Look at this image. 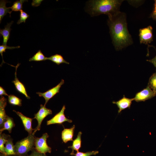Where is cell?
I'll use <instances>...</instances> for the list:
<instances>
[{
    "label": "cell",
    "instance_id": "52a82bcc",
    "mask_svg": "<svg viewBox=\"0 0 156 156\" xmlns=\"http://www.w3.org/2000/svg\"><path fill=\"white\" fill-rule=\"evenodd\" d=\"M156 95V94L147 86L146 88L137 93L133 99L137 102L144 101Z\"/></svg>",
    "mask_w": 156,
    "mask_h": 156
},
{
    "label": "cell",
    "instance_id": "9c48e42d",
    "mask_svg": "<svg viewBox=\"0 0 156 156\" xmlns=\"http://www.w3.org/2000/svg\"><path fill=\"white\" fill-rule=\"evenodd\" d=\"M65 107L63 105L60 111L56 114L51 119L47 121V125H49L54 124H61L65 122H68L71 123L72 121L71 120L67 118L64 114L65 109Z\"/></svg>",
    "mask_w": 156,
    "mask_h": 156
},
{
    "label": "cell",
    "instance_id": "1f68e13d",
    "mask_svg": "<svg viewBox=\"0 0 156 156\" xmlns=\"http://www.w3.org/2000/svg\"><path fill=\"white\" fill-rule=\"evenodd\" d=\"M147 61L153 64L156 68V56L153 59Z\"/></svg>",
    "mask_w": 156,
    "mask_h": 156
},
{
    "label": "cell",
    "instance_id": "277c9868",
    "mask_svg": "<svg viewBox=\"0 0 156 156\" xmlns=\"http://www.w3.org/2000/svg\"><path fill=\"white\" fill-rule=\"evenodd\" d=\"M49 136L47 133H45L40 138L35 137V148L37 151L45 154L47 153H51V148L47 143V139Z\"/></svg>",
    "mask_w": 156,
    "mask_h": 156
},
{
    "label": "cell",
    "instance_id": "e0dca14e",
    "mask_svg": "<svg viewBox=\"0 0 156 156\" xmlns=\"http://www.w3.org/2000/svg\"><path fill=\"white\" fill-rule=\"evenodd\" d=\"M15 124L12 118L7 116L6 120L3 124V127L0 129V134L4 130L8 131L9 133L11 132L12 129L14 127Z\"/></svg>",
    "mask_w": 156,
    "mask_h": 156
},
{
    "label": "cell",
    "instance_id": "8fae6325",
    "mask_svg": "<svg viewBox=\"0 0 156 156\" xmlns=\"http://www.w3.org/2000/svg\"><path fill=\"white\" fill-rule=\"evenodd\" d=\"M13 111L15 112L20 117L25 130L28 132L29 134H32L33 132V131L34 130V129L32 128V121L33 118L26 117L19 112L15 110H13Z\"/></svg>",
    "mask_w": 156,
    "mask_h": 156
},
{
    "label": "cell",
    "instance_id": "30bf717a",
    "mask_svg": "<svg viewBox=\"0 0 156 156\" xmlns=\"http://www.w3.org/2000/svg\"><path fill=\"white\" fill-rule=\"evenodd\" d=\"M133 100V98H127L124 95L122 98L117 101H113L112 103L117 105L119 109L118 111L119 114L124 109L127 108L130 109L132 101Z\"/></svg>",
    "mask_w": 156,
    "mask_h": 156
},
{
    "label": "cell",
    "instance_id": "f1b7e54d",
    "mask_svg": "<svg viewBox=\"0 0 156 156\" xmlns=\"http://www.w3.org/2000/svg\"><path fill=\"white\" fill-rule=\"evenodd\" d=\"M31 153L29 155H27L25 156H47L46 154L41 153L37 151L35 148L31 151Z\"/></svg>",
    "mask_w": 156,
    "mask_h": 156
},
{
    "label": "cell",
    "instance_id": "4316f807",
    "mask_svg": "<svg viewBox=\"0 0 156 156\" xmlns=\"http://www.w3.org/2000/svg\"><path fill=\"white\" fill-rule=\"evenodd\" d=\"M20 47L19 46L16 47H10L8 46L7 45H0V53L1 56L2 58L3 61L1 65V66L3 64V63H6L3 60V52H5V50L6 49H13L16 48H18Z\"/></svg>",
    "mask_w": 156,
    "mask_h": 156
},
{
    "label": "cell",
    "instance_id": "603a6c76",
    "mask_svg": "<svg viewBox=\"0 0 156 156\" xmlns=\"http://www.w3.org/2000/svg\"><path fill=\"white\" fill-rule=\"evenodd\" d=\"M47 60L46 57L42 53L41 50H39L32 57L30 58L29 61H40Z\"/></svg>",
    "mask_w": 156,
    "mask_h": 156
},
{
    "label": "cell",
    "instance_id": "7a4b0ae2",
    "mask_svg": "<svg viewBox=\"0 0 156 156\" xmlns=\"http://www.w3.org/2000/svg\"><path fill=\"white\" fill-rule=\"evenodd\" d=\"M123 0H98L89 1L88 10L92 16H95L102 14L107 15L109 18L117 14L120 5Z\"/></svg>",
    "mask_w": 156,
    "mask_h": 156
},
{
    "label": "cell",
    "instance_id": "d6986e66",
    "mask_svg": "<svg viewBox=\"0 0 156 156\" xmlns=\"http://www.w3.org/2000/svg\"><path fill=\"white\" fill-rule=\"evenodd\" d=\"M10 1L5 0H0V23H1V20L3 17L7 14L8 13L10 14V8L9 7H6V4Z\"/></svg>",
    "mask_w": 156,
    "mask_h": 156
},
{
    "label": "cell",
    "instance_id": "9a60e30c",
    "mask_svg": "<svg viewBox=\"0 0 156 156\" xmlns=\"http://www.w3.org/2000/svg\"><path fill=\"white\" fill-rule=\"evenodd\" d=\"M75 126L73 125L69 129H64L62 132V138L63 141L66 143L68 141H73L74 130Z\"/></svg>",
    "mask_w": 156,
    "mask_h": 156
},
{
    "label": "cell",
    "instance_id": "4fadbf2b",
    "mask_svg": "<svg viewBox=\"0 0 156 156\" xmlns=\"http://www.w3.org/2000/svg\"><path fill=\"white\" fill-rule=\"evenodd\" d=\"M7 100L3 96L0 98V127H3V124L6 120L7 115H6L5 108L7 105Z\"/></svg>",
    "mask_w": 156,
    "mask_h": 156
},
{
    "label": "cell",
    "instance_id": "7c38bea8",
    "mask_svg": "<svg viewBox=\"0 0 156 156\" xmlns=\"http://www.w3.org/2000/svg\"><path fill=\"white\" fill-rule=\"evenodd\" d=\"M20 65L18 63L17 65L15 66L16 71L15 73L14 79L12 81L16 88V90L20 93L23 94L25 97L28 99H30V97L28 95L24 85L16 77V71L18 67Z\"/></svg>",
    "mask_w": 156,
    "mask_h": 156
},
{
    "label": "cell",
    "instance_id": "6da1fadb",
    "mask_svg": "<svg viewBox=\"0 0 156 156\" xmlns=\"http://www.w3.org/2000/svg\"><path fill=\"white\" fill-rule=\"evenodd\" d=\"M108 24L112 42L116 50L122 49L131 45L133 41L128 30L126 15L120 12L109 18Z\"/></svg>",
    "mask_w": 156,
    "mask_h": 156
},
{
    "label": "cell",
    "instance_id": "5b68a950",
    "mask_svg": "<svg viewBox=\"0 0 156 156\" xmlns=\"http://www.w3.org/2000/svg\"><path fill=\"white\" fill-rule=\"evenodd\" d=\"M52 110L47 108L45 106L42 104L40 105V108L38 112L34 114L33 119H36L38 121V125L34 129L32 134L34 135L38 131H39L41 128V125L43 119L47 116L51 114Z\"/></svg>",
    "mask_w": 156,
    "mask_h": 156
},
{
    "label": "cell",
    "instance_id": "5bb4252c",
    "mask_svg": "<svg viewBox=\"0 0 156 156\" xmlns=\"http://www.w3.org/2000/svg\"><path fill=\"white\" fill-rule=\"evenodd\" d=\"M13 23V21H11L10 23H8L4 29H0V35L3 37V38L2 45H7L8 41L10 37L11 30L10 27Z\"/></svg>",
    "mask_w": 156,
    "mask_h": 156
},
{
    "label": "cell",
    "instance_id": "3957f363",
    "mask_svg": "<svg viewBox=\"0 0 156 156\" xmlns=\"http://www.w3.org/2000/svg\"><path fill=\"white\" fill-rule=\"evenodd\" d=\"M35 137L32 133L17 142L14 145L16 156H25L32 151L34 148Z\"/></svg>",
    "mask_w": 156,
    "mask_h": 156
},
{
    "label": "cell",
    "instance_id": "4dcf8cb0",
    "mask_svg": "<svg viewBox=\"0 0 156 156\" xmlns=\"http://www.w3.org/2000/svg\"><path fill=\"white\" fill-rule=\"evenodd\" d=\"M3 95L9 96L4 89L2 87L0 86V95L1 96Z\"/></svg>",
    "mask_w": 156,
    "mask_h": 156
},
{
    "label": "cell",
    "instance_id": "44dd1931",
    "mask_svg": "<svg viewBox=\"0 0 156 156\" xmlns=\"http://www.w3.org/2000/svg\"><path fill=\"white\" fill-rule=\"evenodd\" d=\"M10 136L4 133L0 134V152L1 153L6 156L5 152L4 144H5L8 138Z\"/></svg>",
    "mask_w": 156,
    "mask_h": 156
},
{
    "label": "cell",
    "instance_id": "d4e9b609",
    "mask_svg": "<svg viewBox=\"0 0 156 156\" xmlns=\"http://www.w3.org/2000/svg\"><path fill=\"white\" fill-rule=\"evenodd\" d=\"M148 86L156 94V72L150 78Z\"/></svg>",
    "mask_w": 156,
    "mask_h": 156
},
{
    "label": "cell",
    "instance_id": "83f0119b",
    "mask_svg": "<svg viewBox=\"0 0 156 156\" xmlns=\"http://www.w3.org/2000/svg\"><path fill=\"white\" fill-rule=\"evenodd\" d=\"M20 12V18L17 23L18 24H19L23 22L25 23L26 20L29 16V14L23 11V10H21Z\"/></svg>",
    "mask_w": 156,
    "mask_h": 156
},
{
    "label": "cell",
    "instance_id": "cb8c5ba5",
    "mask_svg": "<svg viewBox=\"0 0 156 156\" xmlns=\"http://www.w3.org/2000/svg\"><path fill=\"white\" fill-rule=\"evenodd\" d=\"M8 101L10 104L14 105L21 106L22 100L15 96L11 94L8 96Z\"/></svg>",
    "mask_w": 156,
    "mask_h": 156
},
{
    "label": "cell",
    "instance_id": "484cf974",
    "mask_svg": "<svg viewBox=\"0 0 156 156\" xmlns=\"http://www.w3.org/2000/svg\"><path fill=\"white\" fill-rule=\"evenodd\" d=\"M98 151H93L88 152L86 153L77 152V153H71L70 155L75 156H90L92 155H95L99 153Z\"/></svg>",
    "mask_w": 156,
    "mask_h": 156
},
{
    "label": "cell",
    "instance_id": "d6a6232c",
    "mask_svg": "<svg viewBox=\"0 0 156 156\" xmlns=\"http://www.w3.org/2000/svg\"><path fill=\"white\" fill-rule=\"evenodd\" d=\"M0 156H5L3 154L1 153V154H0Z\"/></svg>",
    "mask_w": 156,
    "mask_h": 156
},
{
    "label": "cell",
    "instance_id": "ac0fdd59",
    "mask_svg": "<svg viewBox=\"0 0 156 156\" xmlns=\"http://www.w3.org/2000/svg\"><path fill=\"white\" fill-rule=\"evenodd\" d=\"M82 134L81 131L79 132L76 138L73 141L71 146L68 147V148L72 149V153H74V150L78 152L81 146V135Z\"/></svg>",
    "mask_w": 156,
    "mask_h": 156
},
{
    "label": "cell",
    "instance_id": "ffe728a7",
    "mask_svg": "<svg viewBox=\"0 0 156 156\" xmlns=\"http://www.w3.org/2000/svg\"><path fill=\"white\" fill-rule=\"evenodd\" d=\"M47 60H50L58 65L62 63L69 64L68 62L64 59L62 55L57 54L52 55L49 57H47Z\"/></svg>",
    "mask_w": 156,
    "mask_h": 156
},
{
    "label": "cell",
    "instance_id": "7402d4cb",
    "mask_svg": "<svg viewBox=\"0 0 156 156\" xmlns=\"http://www.w3.org/2000/svg\"><path fill=\"white\" fill-rule=\"evenodd\" d=\"M26 1H28L20 0L15 1L13 3L11 7H9L10 9H11V10L10 12V15H11V13L12 11H20L21 10H22L23 3L24 2Z\"/></svg>",
    "mask_w": 156,
    "mask_h": 156
},
{
    "label": "cell",
    "instance_id": "8992f818",
    "mask_svg": "<svg viewBox=\"0 0 156 156\" xmlns=\"http://www.w3.org/2000/svg\"><path fill=\"white\" fill-rule=\"evenodd\" d=\"M140 41L141 44H148L153 40V28L151 26L139 30Z\"/></svg>",
    "mask_w": 156,
    "mask_h": 156
},
{
    "label": "cell",
    "instance_id": "ba28073f",
    "mask_svg": "<svg viewBox=\"0 0 156 156\" xmlns=\"http://www.w3.org/2000/svg\"><path fill=\"white\" fill-rule=\"evenodd\" d=\"M64 83V80L62 79L60 82L55 86L50 89L44 92H37L36 94L39 96L43 97L45 99V103L44 105L48 102V101L57 93H59L60 89L62 85Z\"/></svg>",
    "mask_w": 156,
    "mask_h": 156
},
{
    "label": "cell",
    "instance_id": "2e32d148",
    "mask_svg": "<svg viewBox=\"0 0 156 156\" xmlns=\"http://www.w3.org/2000/svg\"><path fill=\"white\" fill-rule=\"evenodd\" d=\"M5 152L6 156H16L15 146L14 145L12 139L10 137L5 143Z\"/></svg>",
    "mask_w": 156,
    "mask_h": 156
},
{
    "label": "cell",
    "instance_id": "f546056e",
    "mask_svg": "<svg viewBox=\"0 0 156 156\" xmlns=\"http://www.w3.org/2000/svg\"><path fill=\"white\" fill-rule=\"evenodd\" d=\"M151 17L156 21V0L155 1L153 10L151 14Z\"/></svg>",
    "mask_w": 156,
    "mask_h": 156
}]
</instances>
